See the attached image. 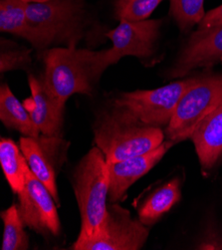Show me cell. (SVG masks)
Wrapping results in <instances>:
<instances>
[{"mask_svg":"<svg viewBox=\"0 0 222 250\" xmlns=\"http://www.w3.org/2000/svg\"><path fill=\"white\" fill-rule=\"evenodd\" d=\"M149 234V227L140 219H134L128 209L119 203H110L100 233L82 250H139Z\"/></svg>","mask_w":222,"mask_h":250,"instance_id":"9c48e42d","label":"cell"},{"mask_svg":"<svg viewBox=\"0 0 222 250\" xmlns=\"http://www.w3.org/2000/svg\"><path fill=\"white\" fill-rule=\"evenodd\" d=\"M163 0H118L116 15L120 21L139 22L149 18Z\"/></svg>","mask_w":222,"mask_h":250,"instance_id":"44dd1931","label":"cell"},{"mask_svg":"<svg viewBox=\"0 0 222 250\" xmlns=\"http://www.w3.org/2000/svg\"><path fill=\"white\" fill-rule=\"evenodd\" d=\"M26 2L22 0L0 1V30L27 38Z\"/></svg>","mask_w":222,"mask_h":250,"instance_id":"d6986e66","label":"cell"},{"mask_svg":"<svg viewBox=\"0 0 222 250\" xmlns=\"http://www.w3.org/2000/svg\"><path fill=\"white\" fill-rule=\"evenodd\" d=\"M161 24V21L156 19L139 22L120 21V25L106 34L113 43L110 49L102 51L82 49L91 82H98L105 70L122 57H151L155 51Z\"/></svg>","mask_w":222,"mask_h":250,"instance_id":"3957f363","label":"cell"},{"mask_svg":"<svg viewBox=\"0 0 222 250\" xmlns=\"http://www.w3.org/2000/svg\"><path fill=\"white\" fill-rule=\"evenodd\" d=\"M28 81L31 97L24 101V106L42 135L61 137L64 107L48 90L43 77L29 75Z\"/></svg>","mask_w":222,"mask_h":250,"instance_id":"4fadbf2b","label":"cell"},{"mask_svg":"<svg viewBox=\"0 0 222 250\" xmlns=\"http://www.w3.org/2000/svg\"><path fill=\"white\" fill-rule=\"evenodd\" d=\"M164 132L147 126L114 107L96 122L94 140L107 163L119 162L154 151L164 142Z\"/></svg>","mask_w":222,"mask_h":250,"instance_id":"7a4b0ae2","label":"cell"},{"mask_svg":"<svg viewBox=\"0 0 222 250\" xmlns=\"http://www.w3.org/2000/svg\"><path fill=\"white\" fill-rule=\"evenodd\" d=\"M222 59V26L201 33L195 31L169 72L171 78H181L191 71L210 66Z\"/></svg>","mask_w":222,"mask_h":250,"instance_id":"7c38bea8","label":"cell"},{"mask_svg":"<svg viewBox=\"0 0 222 250\" xmlns=\"http://www.w3.org/2000/svg\"><path fill=\"white\" fill-rule=\"evenodd\" d=\"M1 219L4 224L2 250H26L29 248V238L24 230V223L18 205L13 204L7 209L1 211Z\"/></svg>","mask_w":222,"mask_h":250,"instance_id":"ac0fdd59","label":"cell"},{"mask_svg":"<svg viewBox=\"0 0 222 250\" xmlns=\"http://www.w3.org/2000/svg\"><path fill=\"white\" fill-rule=\"evenodd\" d=\"M0 163L4 176L14 193H19L25 186V157L10 139L0 140Z\"/></svg>","mask_w":222,"mask_h":250,"instance_id":"e0dca14e","label":"cell"},{"mask_svg":"<svg viewBox=\"0 0 222 250\" xmlns=\"http://www.w3.org/2000/svg\"><path fill=\"white\" fill-rule=\"evenodd\" d=\"M204 0H170V15L180 28L186 31L202 20L205 15Z\"/></svg>","mask_w":222,"mask_h":250,"instance_id":"ffe728a7","label":"cell"},{"mask_svg":"<svg viewBox=\"0 0 222 250\" xmlns=\"http://www.w3.org/2000/svg\"><path fill=\"white\" fill-rule=\"evenodd\" d=\"M20 149L34 176L48 188L57 206L60 199L57 188V172L66 161L69 143L60 137L40 135L22 137Z\"/></svg>","mask_w":222,"mask_h":250,"instance_id":"30bf717a","label":"cell"},{"mask_svg":"<svg viewBox=\"0 0 222 250\" xmlns=\"http://www.w3.org/2000/svg\"><path fill=\"white\" fill-rule=\"evenodd\" d=\"M22 1L26 3H42V2L50 1V0H22Z\"/></svg>","mask_w":222,"mask_h":250,"instance_id":"cb8c5ba5","label":"cell"},{"mask_svg":"<svg viewBox=\"0 0 222 250\" xmlns=\"http://www.w3.org/2000/svg\"><path fill=\"white\" fill-rule=\"evenodd\" d=\"M72 185L81 214V230L71 249L82 250L100 233L108 209V163L97 146L90 149L76 167Z\"/></svg>","mask_w":222,"mask_h":250,"instance_id":"6da1fadb","label":"cell"},{"mask_svg":"<svg viewBox=\"0 0 222 250\" xmlns=\"http://www.w3.org/2000/svg\"><path fill=\"white\" fill-rule=\"evenodd\" d=\"M19 212L25 227L43 236H58L61 232L56 203L50 191L25 166V186L18 193Z\"/></svg>","mask_w":222,"mask_h":250,"instance_id":"ba28073f","label":"cell"},{"mask_svg":"<svg viewBox=\"0 0 222 250\" xmlns=\"http://www.w3.org/2000/svg\"><path fill=\"white\" fill-rule=\"evenodd\" d=\"M44 81L60 106L75 94L91 95L92 82L82 49L53 48L44 53Z\"/></svg>","mask_w":222,"mask_h":250,"instance_id":"52a82bcc","label":"cell"},{"mask_svg":"<svg viewBox=\"0 0 222 250\" xmlns=\"http://www.w3.org/2000/svg\"><path fill=\"white\" fill-rule=\"evenodd\" d=\"M221 61H222V59H221Z\"/></svg>","mask_w":222,"mask_h":250,"instance_id":"d4e9b609","label":"cell"},{"mask_svg":"<svg viewBox=\"0 0 222 250\" xmlns=\"http://www.w3.org/2000/svg\"><path fill=\"white\" fill-rule=\"evenodd\" d=\"M221 26H222V4L205 13L202 20L199 23L197 32L205 33Z\"/></svg>","mask_w":222,"mask_h":250,"instance_id":"603a6c76","label":"cell"},{"mask_svg":"<svg viewBox=\"0 0 222 250\" xmlns=\"http://www.w3.org/2000/svg\"><path fill=\"white\" fill-rule=\"evenodd\" d=\"M182 197L181 181L174 179L157 188L140 207L139 219L146 227H152Z\"/></svg>","mask_w":222,"mask_h":250,"instance_id":"2e32d148","label":"cell"},{"mask_svg":"<svg viewBox=\"0 0 222 250\" xmlns=\"http://www.w3.org/2000/svg\"><path fill=\"white\" fill-rule=\"evenodd\" d=\"M190 139L202 169H211L222 155V104L201 123Z\"/></svg>","mask_w":222,"mask_h":250,"instance_id":"5bb4252c","label":"cell"},{"mask_svg":"<svg viewBox=\"0 0 222 250\" xmlns=\"http://www.w3.org/2000/svg\"><path fill=\"white\" fill-rule=\"evenodd\" d=\"M0 120L5 127L19 132L24 137L36 138L41 135L25 106L19 102L7 84L0 88Z\"/></svg>","mask_w":222,"mask_h":250,"instance_id":"9a60e30c","label":"cell"},{"mask_svg":"<svg viewBox=\"0 0 222 250\" xmlns=\"http://www.w3.org/2000/svg\"><path fill=\"white\" fill-rule=\"evenodd\" d=\"M30 52L27 49L2 50L0 55V71L5 73L14 69L26 68L31 62Z\"/></svg>","mask_w":222,"mask_h":250,"instance_id":"7402d4cb","label":"cell"},{"mask_svg":"<svg viewBox=\"0 0 222 250\" xmlns=\"http://www.w3.org/2000/svg\"><path fill=\"white\" fill-rule=\"evenodd\" d=\"M200 77L172 82L154 90L122 93L114 99L112 107L139 122L153 127H167L184 92Z\"/></svg>","mask_w":222,"mask_h":250,"instance_id":"8992f818","label":"cell"},{"mask_svg":"<svg viewBox=\"0 0 222 250\" xmlns=\"http://www.w3.org/2000/svg\"><path fill=\"white\" fill-rule=\"evenodd\" d=\"M27 38L35 48L65 42L76 47L82 35L80 7L74 0L27 3Z\"/></svg>","mask_w":222,"mask_h":250,"instance_id":"277c9868","label":"cell"},{"mask_svg":"<svg viewBox=\"0 0 222 250\" xmlns=\"http://www.w3.org/2000/svg\"><path fill=\"white\" fill-rule=\"evenodd\" d=\"M222 104V75L200 77L182 96L165 129L175 144L190 139L201 123Z\"/></svg>","mask_w":222,"mask_h":250,"instance_id":"5b68a950","label":"cell"},{"mask_svg":"<svg viewBox=\"0 0 222 250\" xmlns=\"http://www.w3.org/2000/svg\"><path fill=\"white\" fill-rule=\"evenodd\" d=\"M174 145H176L174 142L166 140L152 152L127 160L108 163L110 178L108 201L112 204L121 202L132 185L159 164Z\"/></svg>","mask_w":222,"mask_h":250,"instance_id":"8fae6325","label":"cell"}]
</instances>
